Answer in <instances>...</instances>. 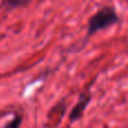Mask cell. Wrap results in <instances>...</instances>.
Here are the masks:
<instances>
[{
  "label": "cell",
  "instance_id": "obj_4",
  "mask_svg": "<svg viewBox=\"0 0 128 128\" xmlns=\"http://www.w3.org/2000/svg\"><path fill=\"white\" fill-rule=\"evenodd\" d=\"M20 122H22V117H19V116H16L15 119L11 120V122H9V124L7 125L6 128H19Z\"/></svg>",
  "mask_w": 128,
  "mask_h": 128
},
{
  "label": "cell",
  "instance_id": "obj_2",
  "mask_svg": "<svg viewBox=\"0 0 128 128\" xmlns=\"http://www.w3.org/2000/svg\"><path fill=\"white\" fill-rule=\"evenodd\" d=\"M89 101H90V94H82L81 96L79 102H78L76 106L73 108L72 112H71V115H70L71 122H75V120L81 118V116L83 115L84 109H86V107L88 106Z\"/></svg>",
  "mask_w": 128,
  "mask_h": 128
},
{
  "label": "cell",
  "instance_id": "obj_3",
  "mask_svg": "<svg viewBox=\"0 0 128 128\" xmlns=\"http://www.w3.org/2000/svg\"><path fill=\"white\" fill-rule=\"evenodd\" d=\"M29 0H4L7 4L11 8H16V7H20V6H24V4H28Z\"/></svg>",
  "mask_w": 128,
  "mask_h": 128
},
{
  "label": "cell",
  "instance_id": "obj_1",
  "mask_svg": "<svg viewBox=\"0 0 128 128\" xmlns=\"http://www.w3.org/2000/svg\"><path fill=\"white\" fill-rule=\"evenodd\" d=\"M118 22V16L116 11L110 7H104L100 9L96 15H93L89 20L88 33L89 35L94 34L99 30L106 29L115 25Z\"/></svg>",
  "mask_w": 128,
  "mask_h": 128
}]
</instances>
